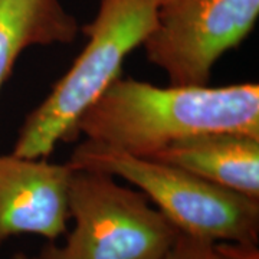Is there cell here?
<instances>
[{
	"label": "cell",
	"instance_id": "1",
	"mask_svg": "<svg viewBox=\"0 0 259 259\" xmlns=\"http://www.w3.org/2000/svg\"><path fill=\"white\" fill-rule=\"evenodd\" d=\"M216 131L259 137L258 83L157 87L120 76L79 117L75 140L148 157L177 140Z\"/></svg>",
	"mask_w": 259,
	"mask_h": 259
},
{
	"label": "cell",
	"instance_id": "2",
	"mask_svg": "<svg viewBox=\"0 0 259 259\" xmlns=\"http://www.w3.org/2000/svg\"><path fill=\"white\" fill-rule=\"evenodd\" d=\"M160 0H100L95 18L79 26L87 37L81 54L26 115L12 153L49 158L59 143L75 141L85 110L121 76L122 64L154 28Z\"/></svg>",
	"mask_w": 259,
	"mask_h": 259
},
{
	"label": "cell",
	"instance_id": "3",
	"mask_svg": "<svg viewBox=\"0 0 259 259\" xmlns=\"http://www.w3.org/2000/svg\"><path fill=\"white\" fill-rule=\"evenodd\" d=\"M68 164L120 177L139 189L180 233L209 242L259 241V200L185 168L85 140Z\"/></svg>",
	"mask_w": 259,
	"mask_h": 259
},
{
	"label": "cell",
	"instance_id": "4",
	"mask_svg": "<svg viewBox=\"0 0 259 259\" xmlns=\"http://www.w3.org/2000/svg\"><path fill=\"white\" fill-rule=\"evenodd\" d=\"M68 213L74 228L42 259H161L180 233L143 192L100 170L72 167Z\"/></svg>",
	"mask_w": 259,
	"mask_h": 259
},
{
	"label": "cell",
	"instance_id": "5",
	"mask_svg": "<svg viewBox=\"0 0 259 259\" xmlns=\"http://www.w3.org/2000/svg\"><path fill=\"white\" fill-rule=\"evenodd\" d=\"M259 0H160L143 49L170 85H209L213 66L249 36Z\"/></svg>",
	"mask_w": 259,
	"mask_h": 259
},
{
	"label": "cell",
	"instance_id": "6",
	"mask_svg": "<svg viewBox=\"0 0 259 259\" xmlns=\"http://www.w3.org/2000/svg\"><path fill=\"white\" fill-rule=\"evenodd\" d=\"M72 167L48 158L0 154V249L36 235L56 242L68 231V189Z\"/></svg>",
	"mask_w": 259,
	"mask_h": 259
},
{
	"label": "cell",
	"instance_id": "7",
	"mask_svg": "<svg viewBox=\"0 0 259 259\" xmlns=\"http://www.w3.org/2000/svg\"><path fill=\"white\" fill-rule=\"evenodd\" d=\"M148 158L259 200V137L231 131L203 133L177 140Z\"/></svg>",
	"mask_w": 259,
	"mask_h": 259
},
{
	"label": "cell",
	"instance_id": "8",
	"mask_svg": "<svg viewBox=\"0 0 259 259\" xmlns=\"http://www.w3.org/2000/svg\"><path fill=\"white\" fill-rule=\"evenodd\" d=\"M78 33L61 0H0V91L26 49L68 45Z\"/></svg>",
	"mask_w": 259,
	"mask_h": 259
},
{
	"label": "cell",
	"instance_id": "9",
	"mask_svg": "<svg viewBox=\"0 0 259 259\" xmlns=\"http://www.w3.org/2000/svg\"><path fill=\"white\" fill-rule=\"evenodd\" d=\"M161 259H214L213 242L179 233L175 245Z\"/></svg>",
	"mask_w": 259,
	"mask_h": 259
},
{
	"label": "cell",
	"instance_id": "10",
	"mask_svg": "<svg viewBox=\"0 0 259 259\" xmlns=\"http://www.w3.org/2000/svg\"><path fill=\"white\" fill-rule=\"evenodd\" d=\"M214 259H259L258 243L214 242Z\"/></svg>",
	"mask_w": 259,
	"mask_h": 259
},
{
	"label": "cell",
	"instance_id": "11",
	"mask_svg": "<svg viewBox=\"0 0 259 259\" xmlns=\"http://www.w3.org/2000/svg\"><path fill=\"white\" fill-rule=\"evenodd\" d=\"M12 259H42L39 255L36 256H33V255H28V253H25V252H18V253H15Z\"/></svg>",
	"mask_w": 259,
	"mask_h": 259
}]
</instances>
